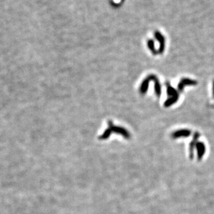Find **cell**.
Wrapping results in <instances>:
<instances>
[{
    "instance_id": "1",
    "label": "cell",
    "mask_w": 214,
    "mask_h": 214,
    "mask_svg": "<svg viewBox=\"0 0 214 214\" xmlns=\"http://www.w3.org/2000/svg\"><path fill=\"white\" fill-rule=\"evenodd\" d=\"M108 128L110 129L111 131H113L114 132H115L118 134H120V135L124 136L127 139L130 137V133L127 131V130L125 129L124 128H123V127H121L114 126L113 122L111 121H108Z\"/></svg>"
},
{
    "instance_id": "2",
    "label": "cell",
    "mask_w": 214,
    "mask_h": 214,
    "mask_svg": "<svg viewBox=\"0 0 214 214\" xmlns=\"http://www.w3.org/2000/svg\"><path fill=\"white\" fill-rule=\"evenodd\" d=\"M154 35H155V38H156V40H157L159 43V48L158 49V53L163 54L165 50V37L159 31H155Z\"/></svg>"
},
{
    "instance_id": "3",
    "label": "cell",
    "mask_w": 214,
    "mask_h": 214,
    "mask_svg": "<svg viewBox=\"0 0 214 214\" xmlns=\"http://www.w3.org/2000/svg\"><path fill=\"white\" fill-rule=\"evenodd\" d=\"M197 82L188 78L182 79L178 84V89L180 92H183L184 88L186 86H195L197 85Z\"/></svg>"
},
{
    "instance_id": "4",
    "label": "cell",
    "mask_w": 214,
    "mask_h": 214,
    "mask_svg": "<svg viewBox=\"0 0 214 214\" xmlns=\"http://www.w3.org/2000/svg\"><path fill=\"white\" fill-rule=\"evenodd\" d=\"M191 135V131L189 129L179 130L173 133L171 136L173 139H178L180 137H187Z\"/></svg>"
},
{
    "instance_id": "5",
    "label": "cell",
    "mask_w": 214,
    "mask_h": 214,
    "mask_svg": "<svg viewBox=\"0 0 214 214\" xmlns=\"http://www.w3.org/2000/svg\"><path fill=\"white\" fill-rule=\"evenodd\" d=\"M149 76L151 79V81H153L154 83L155 92V94H156L157 96H158L159 98L161 95V86L160 83L159 82L158 78L155 75H153V74H151Z\"/></svg>"
},
{
    "instance_id": "6",
    "label": "cell",
    "mask_w": 214,
    "mask_h": 214,
    "mask_svg": "<svg viewBox=\"0 0 214 214\" xmlns=\"http://www.w3.org/2000/svg\"><path fill=\"white\" fill-rule=\"evenodd\" d=\"M196 147L197 152V158L199 160H201L205 153V145L203 142H197L196 144Z\"/></svg>"
},
{
    "instance_id": "7",
    "label": "cell",
    "mask_w": 214,
    "mask_h": 214,
    "mask_svg": "<svg viewBox=\"0 0 214 214\" xmlns=\"http://www.w3.org/2000/svg\"><path fill=\"white\" fill-rule=\"evenodd\" d=\"M151 81V79L150 78L149 76H148L142 82L141 85V87H140V92L143 95V94H145L147 93V89H148V88H149V83Z\"/></svg>"
},
{
    "instance_id": "8",
    "label": "cell",
    "mask_w": 214,
    "mask_h": 214,
    "mask_svg": "<svg viewBox=\"0 0 214 214\" xmlns=\"http://www.w3.org/2000/svg\"><path fill=\"white\" fill-rule=\"evenodd\" d=\"M199 136V134L198 133H196L194 135L193 137V141L191 142V143H190V146H189V151H190V155L191 158H192L193 156V151L195 149V147H196V144L197 143V140Z\"/></svg>"
},
{
    "instance_id": "9",
    "label": "cell",
    "mask_w": 214,
    "mask_h": 214,
    "mask_svg": "<svg viewBox=\"0 0 214 214\" xmlns=\"http://www.w3.org/2000/svg\"><path fill=\"white\" fill-rule=\"evenodd\" d=\"M166 86H167V93L169 97L179 96L177 91L175 90L173 87H172L169 83L166 84Z\"/></svg>"
},
{
    "instance_id": "10",
    "label": "cell",
    "mask_w": 214,
    "mask_h": 214,
    "mask_svg": "<svg viewBox=\"0 0 214 214\" xmlns=\"http://www.w3.org/2000/svg\"><path fill=\"white\" fill-rule=\"evenodd\" d=\"M178 99H179V96L169 97V98L164 102V106L165 107H170L175 102H177Z\"/></svg>"
},
{
    "instance_id": "11",
    "label": "cell",
    "mask_w": 214,
    "mask_h": 214,
    "mask_svg": "<svg viewBox=\"0 0 214 214\" xmlns=\"http://www.w3.org/2000/svg\"><path fill=\"white\" fill-rule=\"evenodd\" d=\"M147 46L149 49L151 50L152 52V54L153 55H156L158 54V51L156 50L155 48V44H154V41L152 40H149L147 41Z\"/></svg>"
},
{
    "instance_id": "12",
    "label": "cell",
    "mask_w": 214,
    "mask_h": 214,
    "mask_svg": "<svg viewBox=\"0 0 214 214\" xmlns=\"http://www.w3.org/2000/svg\"><path fill=\"white\" fill-rule=\"evenodd\" d=\"M111 130H110V128H108L104 133V134L101 136V139H107L110 135H111Z\"/></svg>"
},
{
    "instance_id": "13",
    "label": "cell",
    "mask_w": 214,
    "mask_h": 214,
    "mask_svg": "<svg viewBox=\"0 0 214 214\" xmlns=\"http://www.w3.org/2000/svg\"><path fill=\"white\" fill-rule=\"evenodd\" d=\"M213 95H214V82H213Z\"/></svg>"
}]
</instances>
